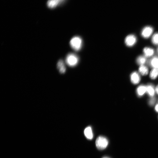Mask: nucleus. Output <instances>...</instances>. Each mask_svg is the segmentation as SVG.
<instances>
[{
  "label": "nucleus",
  "mask_w": 158,
  "mask_h": 158,
  "mask_svg": "<svg viewBox=\"0 0 158 158\" xmlns=\"http://www.w3.org/2000/svg\"><path fill=\"white\" fill-rule=\"evenodd\" d=\"M102 158H109L108 157H103Z\"/></svg>",
  "instance_id": "obj_22"
},
{
  "label": "nucleus",
  "mask_w": 158,
  "mask_h": 158,
  "mask_svg": "<svg viewBox=\"0 0 158 158\" xmlns=\"http://www.w3.org/2000/svg\"><path fill=\"white\" fill-rule=\"evenodd\" d=\"M157 52H158V49H157Z\"/></svg>",
  "instance_id": "obj_23"
},
{
  "label": "nucleus",
  "mask_w": 158,
  "mask_h": 158,
  "mask_svg": "<svg viewBox=\"0 0 158 158\" xmlns=\"http://www.w3.org/2000/svg\"><path fill=\"white\" fill-rule=\"evenodd\" d=\"M139 71L140 73L143 76L147 75L149 72L148 68L144 65L140 66L139 68Z\"/></svg>",
  "instance_id": "obj_14"
},
{
  "label": "nucleus",
  "mask_w": 158,
  "mask_h": 158,
  "mask_svg": "<svg viewBox=\"0 0 158 158\" xmlns=\"http://www.w3.org/2000/svg\"><path fill=\"white\" fill-rule=\"evenodd\" d=\"M96 143L97 147L98 149L102 150L107 147L108 144V141L106 138L100 136L97 138Z\"/></svg>",
  "instance_id": "obj_3"
},
{
  "label": "nucleus",
  "mask_w": 158,
  "mask_h": 158,
  "mask_svg": "<svg viewBox=\"0 0 158 158\" xmlns=\"http://www.w3.org/2000/svg\"><path fill=\"white\" fill-rule=\"evenodd\" d=\"M152 43L155 45H158V33L155 34L152 38Z\"/></svg>",
  "instance_id": "obj_17"
},
{
  "label": "nucleus",
  "mask_w": 158,
  "mask_h": 158,
  "mask_svg": "<svg viewBox=\"0 0 158 158\" xmlns=\"http://www.w3.org/2000/svg\"><path fill=\"white\" fill-rule=\"evenodd\" d=\"M155 101V99L154 98L152 97V98L149 100V104L150 105V106H152L154 104Z\"/></svg>",
  "instance_id": "obj_18"
},
{
  "label": "nucleus",
  "mask_w": 158,
  "mask_h": 158,
  "mask_svg": "<svg viewBox=\"0 0 158 158\" xmlns=\"http://www.w3.org/2000/svg\"><path fill=\"white\" fill-rule=\"evenodd\" d=\"M79 58L75 54H69L66 56L65 61L67 65L70 67H74L77 65L79 61Z\"/></svg>",
  "instance_id": "obj_2"
},
{
  "label": "nucleus",
  "mask_w": 158,
  "mask_h": 158,
  "mask_svg": "<svg viewBox=\"0 0 158 158\" xmlns=\"http://www.w3.org/2000/svg\"><path fill=\"white\" fill-rule=\"evenodd\" d=\"M143 52L145 57H149L152 56L154 54V51L152 48L145 47L143 50Z\"/></svg>",
  "instance_id": "obj_12"
},
{
  "label": "nucleus",
  "mask_w": 158,
  "mask_h": 158,
  "mask_svg": "<svg viewBox=\"0 0 158 158\" xmlns=\"http://www.w3.org/2000/svg\"><path fill=\"white\" fill-rule=\"evenodd\" d=\"M155 109L156 112H158V104L156 105L155 106Z\"/></svg>",
  "instance_id": "obj_20"
},
{
  "label": "nucleus",
  "mask_w": 158,
  "mask_h": 158,
  "mask_svg": "<svg viewBox=\"0 0 158 158\" xmlns=\"http://www.w3.org/2000/svg\"><path fill=\"white\" fill-rule=\"evenodd\" d=\"M146 87V92L151 97H153L154 96L155 89L153 86L151 84H149Z\"/></svg>",
  "instance_id": "obj_10"
},
{
  "label": "nucleus",
  "mask_w": 158,
  "mask_h": 158,
  "mask_svg": "<svg viewBox=\"0 0 158 158\" xmlns=\"http://www.w3.org/2000/svg\"><path fill=\"white\" fill-rule=\"evenodd\" d=\"M47 5L48 7L51 9L55 8L58 5H61L58 0H48Z\"/></svg>",
  "instance_id": "obj_11"
},
{
  "label": "nucleus",
  "mask_w": 158,
  "mask_h": 158,
  "mask_svg": "<svg viewBox=\"0 0 158 158\" xmlns=\"http://www.w3.org/2000/svg\"><path fill=\"white\" fill-rule=\"evenodd\" d=\"M84 134L87 139L91 140L93 138V134L92 128L90 126H88L84 130Z\"/></svg>",
  "instance_id": "obj_8"
},
{
  "label": "nucleus",
  "mask_w": 158,
  "mask_h": 158,
  "mask_svg": "<svg viewBox=\"0 0 158 158\" xmlns=\"http://www.w3.org/2000/svg\"><path fill=\"white\" fill-rule=\"evenodd\" d=\"M130 79L132 83L134 84H138L141 80L139 74L136 71L132 73L130 76Z\"/></svg>",
  "instance_id": "obj_6"
},
{
  "label": "nucleus",
  "mask_w": 158,
  "mask_h": 158,
  "mask_svg": "<svg viewBox=\"0 0 158 158\" xmlns=\"http://www.w3.org/2000/svg\"><path fill=\"white\" fill-rule=\"evenodd\" d=\"M58 1L60 2V5H61L65 2L67 0H58Z\"/></svg>",
  "instance_id": "obj_19"
},
{
  "label": "nucleus",
  "mask_w": 158,
  "mask_h": 158,
  "mask_svg": "<svg viewBox=\"0 0 158 158\" xmlns=\"http://www.w3.org/2000/svg\"><path fill=\"white\" fill-rule=\"evenodd\" d=\"M136 61L138 64L140 66L144 65L146 62V59L145 56H140L137 58Z\"/></svg>",
  "instance_id": "obj_15"
},
{
  "label": "nucleus",
  "mask_w": 158,
  "mask_h": 158,
  "mask_svg": "<svg viewBox=\"0 0 158 158\" xmlns=\"http://www.w3.org/2000/svg\"><path fill=\"white\" fill-rule=\"evenodd\" d=\"M83 44L81 38L79 36H76L72 38L70 42L71 47L75 50L78 51L81 48Z\"/></svg>",
  "instance_id": "obj_1"
},
{
  "label": "nucleus",
  "mask_w": 158,
  "mask_h": 158,
  "mask_svg": "<svg viewBox=\"0 0 158 158\" xmlns=\"http://www.w3.org/2000/svg\"><path fill=\"white\" fill-rule=\"evenodd\" d=\"M153 28L150 26H147L144 27L141 31V35L145 38H149L153 32Z\"/></svg>",
  "instance_id": "obj_5"
},
{
  "label": "nucleus",
  "mask_w": 158,
  "mask_h": 158,
  "mask_svg": "<svg viewBox=\"0 0 158 158\" xmlns=\"http://www.w3.org/2000/svg\"><path fill=\"white\" fill-rule=\"evenodd\" d=\"M158 76V69L153 68L150 73V77L153 79H156Z\"/></svg>",
  "instance_id": "obj_16"
},
{
  "label": "nucleus",
  "mask_w": 158,
  "mask_h": 158,
  "mask_svg": "<svg viewBox=\"0 0 158 158\" xmlns=\"http://www.w3.org/2000/svg\"><path fill=\"white\" fill-rule=\"evenodd\" d=\"M155 91L156 93L158 94V85H157Z\"/></svg>",
  "instance_id": "obj_21"
},
{
  "label": "nucleus",
  "mask_w": 158,
  "mask_h": 158,
  "mask_svg": "<svg viewBox=\"0 0 158 158\" xmlns=\"http://www.w3.org/2000/svg\"><path fill=\"white\" fill-rule=\"evenodd\" d=\"M146 92V87L144 85L139 86L136 89V93L140 97L143 96Z\"/></svg>",
  "instance_id": "obj_9"
},
{
  "label": "nucleus",
  "mask_w": 158,
  "mask_h": 158,
  "mask_svg": "<svg viewBox=\"0 0 158 158\" xmlns=\"http://www.w3.org/2000/svg\"><path fill=\"white\" fill-rule=\"evenodd\" d=\"M57 67L59 71L61 73H64L66 71V67L65 63L61 59L59 60L58 62Z\"/></svg>",
  "instance_id": "obj_7"
},
{
  "label": "nucleus",
  "mask_w": 158,
  "mask_h": 158,
  "mask_svg": "<svg viewBox=\"0 0 158 158\" xmlns=\"http://www.w3.org/2000/svg\"><path fill=\"white\" fill-rule=\"evenodd\" d=\"M149 64L153 68L158 69V57L153 58L149 62Z\"/></svg>",
  "instance_id": "obj_13"
},
{
  "label": "nucleus",
  "mask_w": 158,
  "mask_h": 158,
  "mask_svg": "<svg viewBox=\"0 0 158 158\" xmlns=\"http://www.w3.org/2000/svg\"><path fill=\"white\" fill-rule=\"evenodd\" d=\"M137 41V38L136 36L133 35H130L126 36L125 40V43L126 45L128 47H132L134 46Z\"/></svg>",
  "instance_id": "obj_4"
}]
</instances>
